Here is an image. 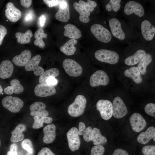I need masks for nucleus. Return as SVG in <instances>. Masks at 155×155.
I'll use <instances>...</instances> for the list:
<instances>
[{"label":"nucleus","mask_w":155,"mask_h":155,"mask_svg":"<svg viewBox=\"0 0 155 155\" xmlns=\"http://www.w3.org/2000/svg\"><path fill=\"white\" fill-rule=\"evenodd\" d=\"M124 22L115 18H111L109 20L108 25L111 34L117 40L126 41L130 38L132 31H129L124 27Z\"/></svg>","instance_id":"1"},{"label":"nucleus","mask_w":155,"mask_h":155,"mask_svg":"<svg viewBox=\"0 0 155 155\" xmlns=\"http://www.w3.org/2000/svg\"><path fill=\"white\" fill-rule=\"evenodd\" d=\"M91 32L99 41L110 45L115 43V38L113 36L110 30L99 24L92 25L90 28Z\"/></svg>","instance_id":"2"},{"label":"nucleus","mask_w":155,"mask_h":155,"mask_svg":"<svg viewBox=\"0 0 155 155\" xmlns=\"http://www.w3.org/2000/svg\"><path fill=\"white\" fill-rule=\"evenodd\" d=\"M95 58L98 61L111 65H115L119 61L120 57L116 51L108 49H100L94 53Z\"/></svg>","instance_id":"3"},{"label":"nucleus","mask_w":155,"mask_h":155,"mask_svg":"<svg viewBox=\"0 0 155 155\" xmlns=\"http://www.w3.org/2000/svg\"><path fill=\"white\" fill-rule=\"evenodd\" d=\"M86 103V99L84 96L78 95L74 101L68 107L67 111L69 114L73 117L81 116L84 112Z\"/></svg>","instance_id":"4"},{"label":"nucleus","mask_w":155,"mask_h":155,"mask_svg":"<svg viewBox=\"0 0 155 155\" xmlns=\"http://www.w3.org/2000/svg\"><path fill=\"white\" fill-rule=\"evenodd\" d=\"M123 12L127 16H132L133 14L139 18H142L145 14L143 5L140 3L133 0L129 1L125 3Z\"/></svg>","instance_id":"5"},{"label":"nucleus","mask_w":155,"mask_h":155,"mask_svg":"<svg viewBox=\"0 0 155 155\" xmlns=\"http://www.w3.org/2000/svg\"><path fill=\"white\" fill-rule=\"evenodd\" d=\"M3 106L10 111L16 113L19 112L23 107L24 103L19 98L7 96L2 100Z\"/></svg>","instance_id":"6"},{"label":"nucleus","mask_w":155,"mask_h":155,"mask_svg":"<svg viewBox=\"0 0 155 155\" xmlns=\"http://www.w3.org/2000/svg\"><path fill=\"white\" fill-rule=\"evenodd\" d=\"M63 66L67 73L72 77L79 76L83 72L81 66L76 61L71 59H65L63 62Z\"/></svg>","instance_id":"7"},{"label":"nucleus","mask_w":155,"mask_h":155,"mask_svg":"<svg viewBox=\"0 0 155 155\" xmlns=\"http://www.w3.org/2000/svg\"><path fill=\"white\" fill-rule=\"evenodd\" d=\"M96 107L103 119L108 120L112 117L113 105L112 103L109 100L104 99L98 100L96 104Z\"/></svg>","instance_id":"8"},{"label":"nucleus","mask_w":155,"mask_h":155,"mask_svg":"<svg viewBox=\"0 0 155 155\" xmlns=\"http://www.w3.org/2000/svg\"><path fill=\"white\" fill-rule=\"evenodd\" d=\"M110 79L107 73L102 70H97L91 76L89 80L90 85L92 87L98 86L100 85L106 86L108 85Z\"/></svg>","instance_id":"9"},{"label":"nucleus","mask_w":155,"mask_h":155,"mask_svg":"<svg viewBox=\"0 0 155 155\" xmlns=\"http://www.w3.org/2000/svg\"><path fill=\"white\" fill-rule=\"evenodd\" d=\"M140 29L142 36L146 41H151L155 35V27L151 21L144 19L141 22Z\"/></svg>","instance_id":"10"},{"label":"nucleus","mask_w":155,"mask_h":155,"mask_svg":"<svg viewBox=\"0 0 155 155\" xmlns=\"http://www.w3.org/2000/svg\"><path fill=\"white\" fill-rule=\"evenodd\" d=\"M113 115L114 117L117 119L121 118L127 113L128 110L123 100L119 96L115 97L113 104Z\"/></svg>","instance_id":"11"},{"label":"nucleus","mask_w":155,"mask_h":155,"mask_svg":"<svg viewBox=\"0 0 155 155\" xmlns=\"http://www.w3.org/2000/svg\"><path fill=\"white\" fill-rule=\"evenodd\" d=\"M68 146L72 152L78 150L80 145V140L78 130L75 127L71 128L67 133Z\"/></svg>","instance_id":"12"},{"label":"nucleus","mask_w":155,"mask_h":155,"mask_svg":"<svg viewBox=\"0 0 155 155\" xmlns=\"http://www.w3.org/2000/svg\"><path fill=\"white\" fill-rule=\"evenodd\" d=\"M129 122L132 130L139 132L143 130L147 125V123L143 117L137 113H133L129 118Z\"/></svg>","instance_id":"13"},{"label":"nucleus","mask_w":155,"mask_h":155,"mask_svg":"<svg viewBox=\"0 0 155 155\" xmlns=\"http://www.w3.org/2000/svg\"><path fill=\"white\" fill-rule=\"evenodd\" d=\"M41 59V57L37 55L30 59L25 66L26 70L27 71H33L36 76L40 75L44 72L43 68L38 66Z\"/></svg>","instance_id":"14"},{"label":"nucleus","mask_w":155,"mask_h":155,"mask_svg":"<svg viewBox=\"0 0 155 155\" xmlns=\"http://www.w3.org/2000/svg\"><path fill=\"white\" fill-rule=\"evenodd\" d=\"M55 18L57 20L63 22H67L69 20V7L65 1L62 0L60 3L59 9L55 14Z\"/></svg>","instance_id":"15"},{"label":"nucleus","mask_w":155,"mask_h":155,"mask_svg":"<svg viewBox=\"0 0 155 155\" xmlns=\"http://www.w3.org/2000/svg\"><path fill=\"white\" fill-rule=\"evenodd\" d=\"M34 92L35 94L37 96L45 97L54 95L56 92V90L54 86L40 84L35 87Z\"/></svg>","instance_id":"16"},{"label":"nucleus","mask_w":155,"mask_h":155,"mask_svg":"<svg viewBox=\"0 0 155 155\" xmlns=\"http://www.w3.org/2000/svg\"><path fill=\"white\" fill-rule=\"evenodd\" d=\"M5 16L11 22H15L19 20L22 16L20 11L11 2L8 3L6 5Z\"/></svg>","instance_id":"17"},{"label":"nucleus","mask_w":155,"mask_h":155,"mask_svg":"<svg viewBox=\"0 0 155 155\" xmlns=\"http://www.w3.org/2000/svg\"><path fill=\"white\" fill-rule=\"evenodd\" d=\"M46 107L45 104L42 102H37L33 103L30 107V115L40 117L48 116L49 113L46 110Z\"/></svg>","instance_id":"18"},{"label":"nucleus","mask_w":155,"mask_h":155,"mask_svg":"<svg viewBox=\"0 0 155 155\" xmlns=\"http://www.w3.org/2000/svg\"><path fill=\"white\" fill-rule=\"evenodd\" d=\"M147 53L145 50L142 49H137L132 55L127 57L124 60L126 65L132 66L135 65Z\"/></svg>","instance_id":"19"},{"label":"nucleus","mask_w":155,"mask_h":155,"mask_svg":"<svg viewBox=\"0 0 155 155\" xmlns=\"http://www.w3.org/2000/svg\"><path fill=\"white\" fill-rule=\"evenodd\" d=\"M56 129L55 125L53 123L49 124L44 128L43 141L44 143L51 144L54 140L56 136Z\"/></svg>","instance_id":"20"},{"label":"nucleus","mask_w":155,"mask_h":155,"mask_svg":"<svg viewBox=\"0 0 155 155\" xmlns=\"http://www.w3.org/2000/svg\"><path fill=\"white\" fill-rule=\"evenodd\" d=\"M13 70V66L11 61L8 60L3 61L0 65V77L3 79L9 78Z\"/></svg>","instance_id":"21"},{"label":"nucleus","mask_w":155,"mask_h":155,"mask_svg":"<svg viewBox=\"0 0 155 155\" xmlns=\"http://www.w3.org/2000/svg\"><path fill=\"white\" fill-rule=\"evenodd\" d=\"M155 138V128L151 126L148 127L146 130L140 133L138 136L137 140L140 143L145 144L150 140Z\"/></svg>","instance_id":"22"},{"label":"nucleus","mask_w":155,"mask_h":155,"mask_svg":"<svg viewBox=\"0 0 155 155\" xmlns=\"http://www.w3.org/2000/svg\"><path fill=\"white\" fill-rule=\"evenodd\" d=\"M31 55V51L26 49L22 51L20 55L15 56L12 61L17 66L23 67L25 65L30 59Z\"/></svg>","instance_id":"23"},{"label":"nucleus","mask_w":155,"mask_h":155,"mask_svg":"<svg viewBox=\"0 0 155 155\" xmlns=\"http://www.w3.org/2000/svg\"><path fill=\"white\" fill-rule=\"evenodd\" d=\"M64 35L72 39H78L82 36L80 30L76 26L71 24H67L64 26Z\"/></svg>","instance_id":"24"},{"label":"nucleus","mask_w":155,"mask_h":155,"mask_svg":"<svg viewBox=\"0 0 155 155\" xmlns=\"http://www.w3.org/2000/svg\"><path fill=\"white\" fill-rule=\"evenodd\" d=\"M10 84L11 86H8L4 89V92L6 94H19L23 92L24 88L18 80L13 79L10 81Z\"/></svg>","instance_id":"25"},{"label":"nucleus","mask_w":155,"mask_h":155,"mask_svg":"<svg viewBox=\"0 0 155 155\" xmlns=\"http://www.w3.org/2000/svg\"><path fill=\"white\" fill-rule=\"evenodd\" d=\"M124 74L125 76L131 78L136 84H141L143 82L141 74L137 67L132 66L126 69Z\"/></svg>","instance_id":"26"},{"label":"nucleus","mask_w":155,"mask_h":155,"mask_svg":"<svg viewBox=\"0 0 155 155\" xmlns=\"http://www.w3.org/2000/svg\"><path fill=\"white\" fill-rule=\"evenodd\" d=\"M25 125L22 123L18 124L11 132L10 138L11 142L13 143L18 142L24 139V136L23 132L26 129Z\"/></svg>","instance_id":"27"},{"label":"nucleus","mask_w":155,"mask_h":155,"mask_svg":"<svg viewBox=\"0 0 155 155\" xmlns=\"http://www.w3.org/2000/svg\"><path fill=\"white\" fill-rule=\"evenodd\" d=\"M91 140L95 145H102L106 144L107 141L106 138L101 134L100 129L96 127L93 129Z\"/></svg>","instance_id":"28"},{"label":"nucleus","mask_w":155,"mask_h":155,"mask_svg":"<svg viewBox=\"0 0 155 155\" xmlns=\"http://www.w3.org/2000/svg\"><path fill=\"white\" fill-rule=\"evenodd\" d=\"M76 39H71L60 48V51L67 55H71L75 53L76 48L74 45L77 43Z\"/></svg>","instance_id":"29"},{"label":"nucleus","mask_w":155,"mask_h":155,"mask_svg":"<svg viewBox=\"0 0 155 155\" xmlns=\"http://www.w3.org/2000/svg\"><path fill=\"white\" fill-rule=\"evenodd\" d=\"M73 7L74 9L80 14L79 20L80 21L85 23L89 22L90 19L89 17L90 12L89 11L76 2L74 3Z\"/></svg>","instance_id":"30"},{"label":"nucleus","mask_w":155,"mask_h":155,"mask_svg":"<svg viewBox=\"0 0 155 155\" xmlns=\"http://www.w3.org/2000/svg\"><path fill=\"white\" fill-rule=\"evenodd\" d=\"M152 55L149 53H147L139 62L137 67L142 75L146 74L147 67L152 62Z\"/></svg>","instance_id":"31"},{"label":"nucleus","mask_w":155,"mask_h":155,"mask_svg":"<svg viewBox=\"0 0 155 155\" xmlns=\"http://www.w3.org/2000/svg\"><path fill=\"white\" fill-rule=\"evenodd\" d=\"M93 129L90 126L87 127L85 123L80 122L79 124L78 133L79 135H83L84 140L86 142H88L91 141V136Z\"/></svg>","instance_id":"32"},{"label":"nucleus","mask_w":155,"mask_h":155,"mask_svg":"<svg viewBox=\"0 0 155 155\" xmlns=\"http://www.w3.org/2000/svg\"><path fill=\"white\" fill-rule=\"evenodd\" d=\"M47 36V34L44 33V30L42 28H39L36 31L34 34V38L36 39L34 41V44L43 49L45 44L43 41V38H46Z\"/></svg>","instance_id":"33"},{"label":"nucleus","mask_w":155,"mask_h":155,"mask_svg":"<svg viewBox=\"0 0 155 155\" xmlns=\"http://www.w3.org/2000/svg\"><path fill=\"white\" fill-rule=\"evenodd\" d=\"M59 74V70L55 68H52L44 72L40 76L39 82L40 84H46V80L49 78L53 77L55 78Z\"/></svg>","instance_id":"34"},{"label":"nucleus","mask_w":155,"mask_h":155,"mask_svg":"<svg viewBox=\"0 0 155 155\" xmlns=\"http://www.w3.org/2000/svg\"><path fill=\"white\" fill-rule=\"evenodd\" d=\"M15 36L18 42L21 44H28L30 42L33 34L31 30H28L25 33L17 32Z\"/></svg>","instance_id":"35"},{"label":"nucleus","mask_w":155,"mask_h":155,"mask_svg":"<svg viewBox=\"0 0 155 155\" xmlns=\"http://www.w3.org/2000/svg\"><path fill=\"white\" fill-rule=\"evenodd\" d=\"M35 116L34 117V122L32 125V127L34 129H38L43 126V123L47 124L50 123L53 121V119L47 116L41 117Z\"/></svg>","instance_id":"36"},{"label":"nucleus","mask_w":155,"mask_h":155,"mask_svg":"<svg viewBox=\"0 0 155 155\" xmlns=\"http://www.w3.org/2000/svg\"><path fill=\"white\" fill-rule=\"evenodd\" d=\"M87 2L82 0H80L78 3L90 12L93 11L94 8L96 7L97 4L96 2L90 0H88Z\"/></svg>","instance_id":"37"},{"label":"nucleus","mask_w":155,"mask_h":155,"mask_svg":"<svg viewBox=\"0 0 155 155\" xmlns=\"http://www.w3.org/2000/svg\"><path fill=\"white\" fill-rule=\"evenodd\" d=\"M22 148L30 154L33 152V148L32 143L30 140L28 139L24 140L21 143Z\"/></svg>","instance_id":"38"},{"label":"nucleus","mask_w":155,"mask_h":155,"mask_svg":"<svg viewBox=\"0 0 155 155\" xmlns=\"http://www.w3.org/2000/svg\"><path fill=\"white\" fill-rule=\"evenodd\" d=\"M105 150V148L103 146L95 145L92 148L90 155H103Z\"/></svg>","instance_id":"39"},{"label":"nucleus","mask_w":155,"mask_h":155,"mask_svg":"<svg viewBox=\"0 0 155 155\" xmlns=\"http://www.w3.org/2000/svg\"><path fill=\"white\" fill-rule=\"evenodd\" d=\"M144 111L148 115L155 117V104L152 103H148L144 108Z\"/></svg>","instance_id":"40"},{"label":"nucleus","mask_w":155,"mask_h":155,"mask_svg":"<svg viewBox=\"0 0 155 155\" xmlns=\"http://www.w3.org/2000/svg\"><path fill=\"white\" fill-rule=\"evenodd\" d=\"M142 152L144 155H155V146L154 145L146 146L142 148Z\"/></svg>","instance_id":"41"},{"label":"nucleus","mask_w":155,"mask_h":155,"mask_svg":"<svg viewBox=\"0 0 155 155\" xmlns=\"http://www.w3.org/2000/svg\"><path fill=\"white\" fill-rule=\"evenodd\" d=\"M112 4V10L114 12H117L119 10L121 7V0H110Z\"/></svg>","instance_id":"42"},{"label":"nucleus","mask_w":155,"mask_h":155,"mask_svg":"<svg viewBox=\"0 0 155 155\" xmlns=\"http://www.w3.org/2000/svg\"><path fill=\"white\" fill-rule=\"evenodd\" d=\"M7 30L3 26L0 24V46L2 44L4 38L7 33Z\"/></svg>","instance_id":"43"},{"label":"nucleus","mask_w":155,"mask_h":155,"mask_svg":"<svg viewBox=\"0 0 155 155\" xmlns=\"http://www.w3.org/2000/svg\"><path fill=\"white\" fill-rule=\"evenodd\" d=\"M37 155H55L49 148L47 147H44L39 152Z\"/></svg>","instance_id":"44"},{"label":"nucleus","mask_w":155,"mask_h":155,"mask_svg":"<svg viewBox=\"0 0 155 155\" xmlns=\"http://www.w3.org/2000/svg\"><path fill=\"white\" fill-rule=\"evenodd\" d=\"M18 146L15 143L12 144L10 146V150L7 152V155H17Z\"/></svg>","instance_id":"45"},{"label":"nucleus","mask_w":155,"mask_h":155,"mask_svg":"<svg viewBox=\"0 0 155 155\" xmlns=\"http://www.w3.org/2000/svg\"><path fill=\"white\" fill-rule=\"evenodd\" d=\"M62 0H44L43 1L50 7H52L57 5Z\"/></svg>","instance_id":"46"},{"label":"nucleus","mask_w":155,"mask_h":155,"mask_svg":"<svg viewBox=\"0 0 155 155\" xmlns=\"http://www.w3.org/2000/svg\"><path fill=\"white\" fill-rule=\"evenodd\" d=\"M112 155H129L126 150L121 148H117L113 152Z\"/></svg>","instance_id":"47"},{"label":"nucleus","mask_w":155,"mask_h":155,"mask_svg":"<svg viewBox=\"0 0 155 155\" xmlns=\"http://www.w3.org/2000/svg\"><path fill=\"white\" fill-rule=\"evenodd\" d=\"M58 83L57 80L55 78L51 77L48 78L46 80V84L51 86L56 85Z\"/></svg>","instance_id":"48"},{"label":"nucleus","mask_w":155,"mask_h":155,"mask_svg":"<svg viewBox=\"0 0 155 155\" xmlns=\"http://www.w3.org/2000/svg\"><path fill=\"white\" fill-rule=\"evenodd\" d=\"M32 1L31 0H20V2L24 7L29 8L31 5Z\"/></svg>","instance_id":"49"},{"label":"nucleus","mask_w":155,"mask_h":155,"mask_svg":"<svg viewBox=\"0 0 155 155\" xmlns=\"http://www.w3.org/2000/svg\"><path fill=\"white\" fill-rule=\"evenodd\" d=\"M46 18L43 15L40 16L39 18V24L41 27H43L44 25L46 22Z\"/></svg>","instance_id":"50"},{"label":"nucleus","mask_w":155,"mask_h":155,"mask_svg":"<svg viewBox=\"0 0 155 155\" xmlns=\"http://www.w3.org/2000/svg\"><path fill=\"white\" fill-rule=\"evenodd\" d=\"M105 8L106 9L108 12H110L112 11V4L110 1L105 6Z\"/></svg>","instance_id":"51"},{"label":"nucleus","mask_w":155,"mask_h":155,"mask_svg":"<svg viewBox=\"0 0 155 155\" xmlns=\"http://www.w3.org/2000/svg\"><path fill=\"white\" fill-rule=\"evenodd\" d=\"M32 18V15L31 13H28L26 15L25 19L26 21H28L30 20Z\"/></svg>","instance_id":"52"},{"label":"nucleus","mask_w":155,"mask_h":155,"mask_svg":"<svg viewBox=\"0 0 155 155\" xmlns=\"http://www.w3.org/2000/svg\"><path fill=\"white\" fill-rule=\"evenodd\" d=\"M3 91V88L0 85V94H1V93Z\"/></svg>","instance_id":"53"},{"label":"nucleus","mask_w":155,"mask_h":155,"mask_svg":"<svg viewBox=\"0 0 155 155\" xmlns=\"http://www.w3.org/2000/svg\"><path fill=\"white\" fill-rule=\"evenodd\" d=\"M1 140H0V146H1Z\"/></svg>","instance_id":"54"}]
</instances>
